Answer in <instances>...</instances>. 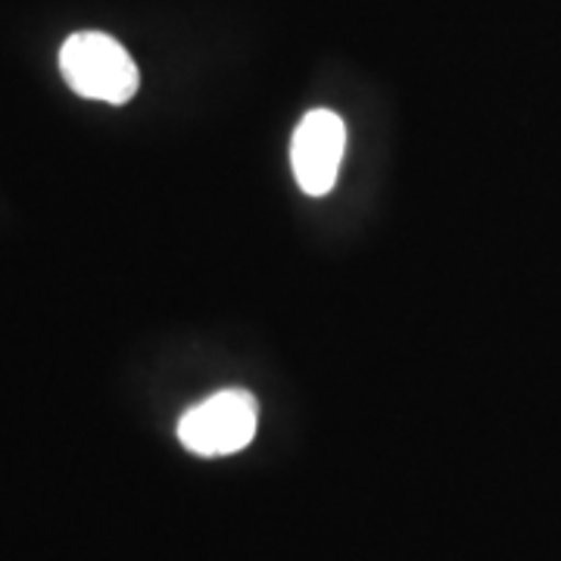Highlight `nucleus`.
Listing matches in <instances>:
<instances>
[{
    "label": "nucleus",
    "instance_id": "1",
    "mask_svg": "<svg viewBox=\"0 0 561 561\" xmlns=\"http://www.w3.org/2000/svg\"><path fill=\"white\" fill-rule=\"evenodd\" d=\"M60 72L66 84L88 101L119 106L138 94V66L119 41L103 32L69 35L60 47Z\"/></svg>",
    "mask_w": 561,
    "mask_h": 561
},
{
    "label": "nucleus",
    "instance_id": "2",
    "mask_svg": "<svg viewBox=\"0 0 561 561\" xmlns=\"http://www.w3.org/2000/svg\"><path fill=\"white\" fill-rule=\"evenodd\" d=\"M260 427V402L247 390H219L187 409L179 421V440L203 459L234 456L247 449Z\"/></svg>",
    "mask_w": 561,
    "mask_h": 561
},
{
    "label": "nucleus",
    "instance_id": "3",
    "mask_svg": "<svg viewBox=\"0 0 561 561\" xmlns=\"http://www.w3.org/2000/svg\"><path fill=\"white\" fill-rule=\"evenodd\" d=\"M346 150V125L331 110L306 113L290 140V165L294 179L309 197H324L341 172Z\"/></svg>",
    "mask_w": 561,
    "mask_h": 561
}]
</instances>
